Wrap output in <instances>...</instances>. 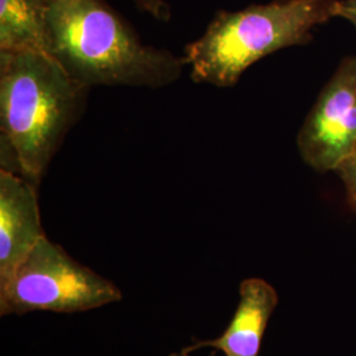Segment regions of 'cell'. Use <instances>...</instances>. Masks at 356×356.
<instances>
[{"label": "cell", "mask_w": 356, "mask_h": 356, "mask_svg": "<svg viewBox=\"0 0 356 356\" xmlns=\"http://www.w3.org/2000/svg\"><path fill=\"white\" fill-rule=\"evenodd\" d=\"M44 238L38 186L0 169V282L13 275Z\"/></svg>", "instance_id": "8992f818"}, {"label": "cell", "mask_w": 356, "mask_h": 356, "mask_svg": "<svg viewBox=\"0 0 356 356\" xmlns=\"http://www.w3.org/2000/svg\"><path fill=\"white\" fill-rule=\"evenodd\" d=\"M45 51L90 88L163 89L186 67L182 56L143 42L104 0H48Z\"/></svg>", "instance_id": "7a4b0ae2"}, {"label": "cell", "mask_w": 356, "mask_h": 356, "mask_svg": "<svg viewBox=\"0 0 356 356\" xmlns=\"http://www.w3.org/2000/svg\"><path fill=\"white\" fill-rule=\"evenodd\" d=\"M91 88L44 51H0V169L40 186Z\"/></svg>", "instance_id": "6da1fadb"}, {"label": "cell", "mask_w": 356, "mask_h": 356, "mask_svg": "<svg viewBox=\"0 0 356 356\" xmlns=\"http://www.w3.org/2000/svg\"><path fill=\"white\" fill-rule=\"evenodd\" d=\"M122 298L113 281L79 264L61 245L44 238L13 275L0 282V316L31 312L70 314Z\"/></svg>", "instance_id": "277c9868"}, {"label": "cell", "mask_w": 356, "mask_h": 356, "mask_svg": "<svg viewBox=\"0 0 356 356\" xmlns=\"http://www.w3.org/2000/svg\"><path fill=\"white\" fill-rule=\"evenodd\" d=\"M48 0H0V51H45Z\"/></svg>", "instance_id": "ba28073f"}, {"label": "cell", "mask_w": 356, "mask_h": 356, "mask_svg": "<svg viewBox=\"0 0 356 356\" xmlns=\"http://www.w3.org/2000/svg\"><path fill=\"white\" fill-rule=\"evenodd\" d=\"M334 15L350 22L356 29V0H337Z\"/></svg>", "instance_id": "8fae6325"}, {"label": "cell", "mask_w": 356, "mask_h": 356, "mask_svg": "<svg viewBox=\"0 0 356 356\" xmlns=\"http://www.w3.org/2000/svg\"><path fill=\"white\" fill-rule=\"evenodd\" d=\"M277 302V292L267 281H243L239 288V304L225 332L216 339L182 348L178 356H189L202 347L219 350L225 356H259L268 322Z\"/></svg>", "instance_id": "52a82bcc"}, {"label": "cell", "mask_w": 356, "mask_h": 356, "mask_svg": "<svg viewBox=\"0 0 356 356\" xmlns=\"http://www.w3.org/2000/svg\"><path fill=\"white\" fill-rule=\"evenodd\" d=\"M356 144V57H346L309 111L297 135L304 163L335 172Z\"/></svg>", "instance_id": "5b68a950"}, {"label": "cell", "mask_w": 356, "mask_h": 356, "mask_svg": "<svg viewBox=\"0 0 356 356\" xmlns=\"http://www.w3.org/2000/svg\"><path fill=\"white\" fill-rule=\"evenodd\" d=\"M135 6L143 13L151 15L159 22H169L172 17L170 6L165 0H134Z\"/></svg>", "instance_id": "30bf717a"}, {"label": "cell", "mask_w": 356, "mask_h": 356, "mask_svg": "<svg viewBox=\"0 0 356 356\" xmlns=\"http://www.w3.org/2000/svg\"><path fill=\"white\" fill-rule=\"evenodd\" d=\"M337 0H273L239 11H218L204 33L185 45L195 83L235 86L247 69L275 51L304 47L313 29L335 17Z\"/></svg>", "instance_id": "3957f363"}, {"label": "cell", "mask_w": 356, "mask_h": 356, "mask_svg": "<svg viewBox=\"0 0 356 356\" xmlns=\"http://www.w3.org/2000/svg\"><path fill=\"white\" fill-rule=\"evenodd\" d=\"M335 173L342 179L347 204L356 214V144L335 169Z\"/></svg>", "instance_id": "9c48e42d"}]
</instances>
